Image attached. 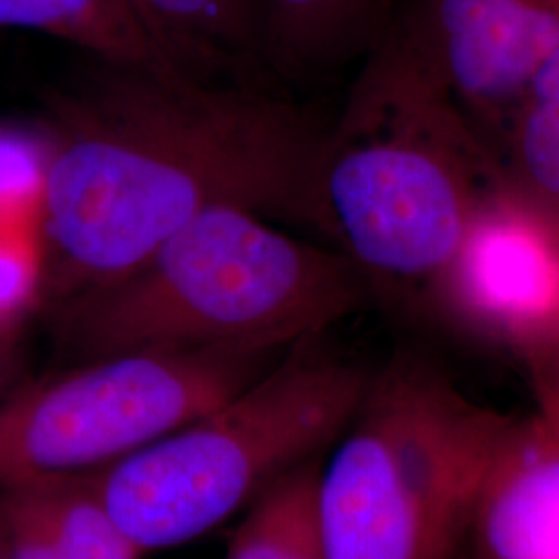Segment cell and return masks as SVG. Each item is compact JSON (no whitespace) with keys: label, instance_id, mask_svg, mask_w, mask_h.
Instances as JSON below:
<instances>
[{"label":"cell","instance_id":"30bf717a","mask_svg":"<svg viewBox=\"0 0 559 559\" xmlns=\"http://www.w3.org/2000/svg\"><path fill=\"white\" fill-rule=\"evenodd\" d=\"M180 75L261 85L260 0H124Z\"/></svg>","mask_w":559,"mask_h":559},{"label":"cell","instance_id":"4fadbf2b","mask_svg":"<svg viewBox=\"0 0 559 559\" xmlns=\"http://www.w3.org/2000/svg\"><path fill=\"white\" fill-rule=\"evenodd\" d=\"M323 456L274 480L247 506L226 559H328L318 520Z\"/></svg>","mask_w":559,"mask_h":559},{"label":"cell","instance_id":"277c9868","mask_svg":"<svg viewBox=\"0 0 559 559\" xmlns=\"http://www.w3.org/2000/svg\"><path fill=\"white\" fill-rule=\"evenodd\" d=\"M516 417L466 399L440 362L400 348L321 460L328 559H450Z\"/></svg>","mask_w":559,"mask_h":559},{"label":"cell","instance_id":"2e32d148","mask_svg":"<svg viewBox=\"0 0 559 559\" xmlns=\"http://www.w3.org/2000/svg\"><path fill=\"white\" fill-rule=\"evenodd\" d=\"M0 537L11 559H60L38 514L17 491L0 489Z\"/></svg>","mask_w":559,"mask_h":559},{"label":"cell","instance_id":"6da1fadb","mask_svg":"<svg viewBox=\"0 0 559 559\" xmlns=\"http://www.w3.org/2000/svg\"><path fill=\"white\" fill-rule=\"evenodd\" d=\"M92 60L50 102L38 299L120 278L214 207L307 226L323 127L302 108L263 85Z\"/></svg>","mask_w":559,"mask_h":559},{"label":"cell","instance_id":"8fae6325","mask_svg":"<svg viewBox=\"0 0 559 559\" xmlns=\"http://www.w3.org/2000/svg\"><path fill=\"white\" fill-rule=\"evenodd\" d=\"M402 0H260L267 73L311 80L365 59Z\"/></svg>","mask_w":559,"mask_h":559},{"label":"cell","instance_id":"5bb4252c","mask_svg":"<svg viewBox=\"0 0 559 559\" xmlns=\"http://www.w3.org/2000/svg\"><path fill=\"white\" fill-rule=\"evenodd\" d=\"M2 489V487H0ZM38 514L60 559H143L145 551L112 516L87 475L7 485Z\"/></svg>","mask_w":559,"mask_h":559},{"label":"cell","instance_id":"d6986e66","mask_svg":"<svg viewBox=\"0 0 559 559\" xmlns=\"http://www.w3.org/2000/svg\"><path fill=\"white\" fill-rule=\"evenodd\" d=\"M15 321H17V318L0 311V371H2V365L7 359V350H9V344H11V334H13Z\"/></svg>","mask_w":559,"mask_h":559},{"label":"cell","instance_id":"52a82bcc","mask_svg":"<svg viewBox=\"0 0 559 559\" xmlns=\"http://www.w3.org/2000/svg\"><path fill=\"white\" fill-rule=\"evenodd\" d=\"M419 313L526 367L547 355L559 342V212L501 170Z\"/></svg>","mask_w":559,"mask_h":559},{"label":"cell","instance_id":"5b68a950","mask_svg":"<svg viewBox=\"0 0 559 559\" xmlns=\"http://www.w3.org/2000/svg\"><path fill=\"white\" fill-rule=\"evenodd\" d=\"M369 380L325 332L299 340L198 419L87 477L145 554L179 547L323 456L357 415Z\"/></svg>","mask_w":559,"mask_h":559},{"label":"cell","instance_id":"9a60e30c","mask_svg":"<svg viewBox=\"0 0 559 559\" xmlns=\"http://www.w3.org/2000/svg\"><path fill=\"white\" fill-rule=\"evenodd\" d=\"M498 162L508 179L559 212V48L520 98Z\"/></svg>","mask_w":559,"mask_h":559},{"label":"cell","instance_id":"7a4b0ae2","mask_svg":"<svg viewBox=\"0 0 559 559\" xmlns=\"http://www.w3.org/2000/svg\"><path fill=\"white\" fill-rule=\"evenodd\" d=\"M501 173L454 102L388 27L323 127L307 228L383 299L419 313L487 185Z\"/></svg>","mask_w":559,"mask_h":559},{"label":"cell","instance_id":"3957f363","mask_svg":"<svg viewBox=\"0 0 559 559\" xmlns=\"http://www.w3.org/2000/svg\"><path fill=\"white\" fill-rule=\"evenodd\" d=\"M265 221L214 207L120 278L55 305L62 348L78 362L138 350H284L371 300L350 261Z\"/></svg>","mask_w":559,"mask_h":559},{"label":"cell","instance_id":"8992f818","mask_svg":"<svg viewBox=\"0 0 559 559\" xmlns=\"http://www.w3.org/2000/svg\"><path fill=\"white\" fill-rule=\"evenodd\" d=\"M284 350L222 346L80 360L0 404V487L87 475L127 459L260 378Z\"/></svg>","mask_w":559,"mask_h":559},{"label":"cell","instance_id":"e0dca14e","mask_svg":"<svg viewBox=\"0 0 559 559\" xmlns=\"http://www.w3.org/2000/svg\"><path fill=\"white\" fill-rule=\"evenodd\" d=\"M533 385H545L559 392V342L539 360L526 367Z\"/></svg>","mask_w":559,"mask_h":559},{"label":"cell","instance_id":"ba28073f","mask_svg":"<svg viewBox=\"0 0 559 559\" xmlns=\"http://www.w3.org/2000/svg\"><path fill=\"white\" fill-rule=\"evenodd\" d=\"M392 27L498 160L520 98L559 48V0H402Z\"/></svg>","mask_w":559,"mask_h":559},{"label":"cell","instance_id":"ffe728a7","mask_svg":"<svg viewBox=\"0 0 559 559\" xmlns=\"http://www.w3.org/2000/svg\"><path fill=\"white\" fill-rule=\"evenodd\" d=\"M450 559H462V558H460V554H459V551H456V554H454V556H452V558H450Z\"/></svg>","mask_w":559,"mask_h":559},{"label":"cell","instance_id":"7c38bea8","mask_svg":"<svg viewBox=\"0 0 559 559\" xmlns=\"http://www.w3.org/2000/svg\"><path fill=\"white\" fill-rule=\"evenodd\" d=\"M0 27L40 32L104 62L180 75L145 36L124 0H0Z\"/></svg>","mask_w":559,"mask_h":559},{"label":"cell","instance_id":"ac0fdd59","mask_svg":"<svg viewBox=\"0 0 559 559\" xmlns=\"http://www.w3.org/2000/svg\"><path fill=\"white\" fill-rule=\"evenodd\" d=\"M537 408L535 413L559 436V392L545 385H533Z\"/></svg>","mask_w":559,"mask_h":559},{"label":"cell","instance_id":"9c48e42d","mask_svg":"<svg viewBox=\"0 0 559 559\" xmlns=\"http://www.w3.org/2000/svg\"><path fill=\"white\" fill-rule=\"evenodd\" d=\"M462 559H559V436L516 417L466 520Z\"/></svg>","mask_w":559,"mask_h":559}]
</instances>
